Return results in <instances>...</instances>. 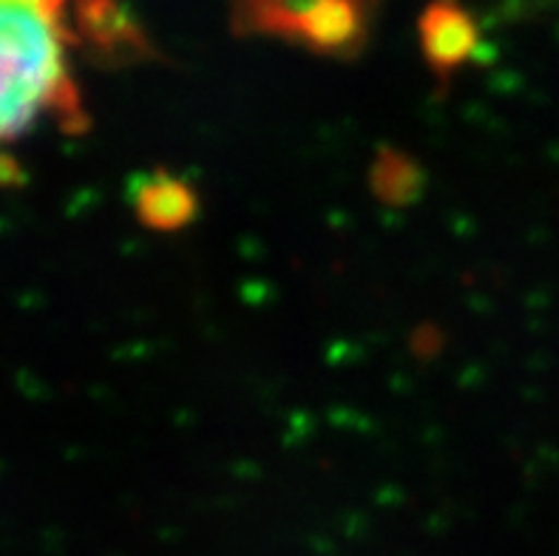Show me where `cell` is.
<instances>
[{"label": "cell", "instance_id": "277c9868", "mask_svg": "<svg viewBox=\"0 0 559 556\" xmlns=\"http://www.w3.org/2000/svg\"><path fill=\"white\" fill-rule=\"evenodd\" d=\"M131 202H134L142 225L151 230H179V227L191 225L197 216L193 188L168 170H151L148 177H142L134 185Z\"/></svg>", "mask_w": 559, "mask_h": 556}, {"label": "cell", "instance_id": "6da1fadb", "mask_svg": "<svg viewBox=\"0 0 559 556\" xmlns=\"http://www.w3.org/2000/svg\"><path fill=\"white\" fill-rule=\"evenodd\" d=\"M69 0H0V156L43 122L78 131Z\"/></svg>", "mask_w": 559, "mask_h": 556}, {"label": "cell", "instance_id": "5b68a950", "mask_svg": "<svg viewBox=\"0 0 559 556\" xmlns=\"http://www.w3.org/2000/svg\"><path fill=\"white\" fill-rule=\"evenodd\" d=\"M78 21L88 43H94L103 55L117 57V60L148 55V40L134 21H128L117 0H83Z\"/></svg>", "mask_w": 559, "mask_h": 556}, {"label": "cell", "instance_id": "7a4b0ae2", "mask_svg": "<svg viewBox=\"0 0 559 556\" xmlns=\"http://www.w3.org/2000/svg\"><path fill=\"white\" fill-rule=\"evenodd\" d=\"M376 0H236L234 26L312 55L349 60L369 43Z\"/></svg>", "mask_w": 559, "mask_h": 556}, {"label": "cell", "instance_id": "8992f818", "mask_svg": "<svg viewBox=\"0 0 559 556\" xmlns=\"http://www.w3.org/2000/svg\"><path fill=\"white\" fill-rule=\"evenodd\" d=\"M418 188V170L404 156H381L376 168V190L383 199H406Z\"/></svg>", "mask_w": 559, "mask_h": 556}, {"label": "cell", "instance_id": "3957f363", "mask_svg": "<svg viewBox=\"0 0 559 556\" xmlns=\"http://www.w3.org/2000/svg\"><path fill=\"white\" fill-rule=\"evenodd\" d=\"M477 46L480 32L461 0H435L420 14V51L440 83L457 74L475 57Z\"/></svg>", "mask_w": 559, "mask_h": 556}]
</instances>
